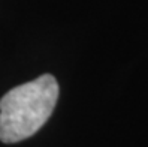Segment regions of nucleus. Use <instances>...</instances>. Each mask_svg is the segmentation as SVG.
<instances>
[{"label": "nucleus", "mask_w": 148, "mask_h": 147, "mask_svg": "<svg viewBox=\"0 0 148 147\" xmlns=\"http://www.w3.org/2000/svg\"><path fill=\"white\" fill-rule=\"evenodd\" d=\"M58 93L51 74L9 90L0 99V141L14 144L34 135L53 114Z\"/></svg>", "instance_id": "obj_1"}]
</instances>
